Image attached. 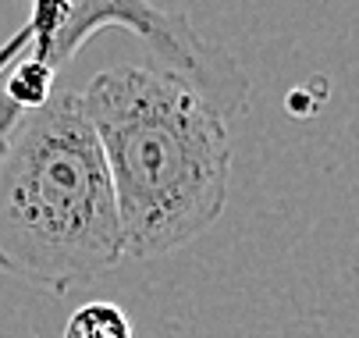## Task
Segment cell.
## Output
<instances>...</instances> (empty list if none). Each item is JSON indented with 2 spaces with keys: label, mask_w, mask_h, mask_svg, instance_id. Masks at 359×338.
<instances>
[{
  "label": "cell",
  "mask_w": 359,
  "mask_h": 338,
  "mask_svg": "<svg viewBox=\"0 0 359 338\" xmlns=\"http://www.w3.org/2000/svg\"><path fill=\"white\" fill-rule=\"evenodd\" d=\"M104 154L125 260L168 257L199 238L228 203V118L164 65L96 72L79 93Z\"/></svg>",
  "instance_id": "cell-1"
},
{
  "label": "cell",
  "mask_w": 359,
  "mask_h": 338,
  "mask_svg": "<svg viewBox=\"0 0 359 338\" xmlns=\"http://www.w3.org/2000/svg\"><path fill=\"white\" fill-rule=\"evenodd\" d=\"M121 260L111 175L79 93L0 111V271L61 296Z\"/></svg>",
  "instance_id": "cell-2"
},
{
  "label": "cell",
  "mask_w": 359,
  "mask_h": 338,
  "mask_svg": "<svg viewBox=\"0 0 359 338\" xmlns=\"http://www.w3.org/2000/svg\"><path fill=\"white\" fill-rule=\"evenodd\" d=\"M104 29L135 32L157 65L199 86L228 121L245 111L249 79L242 65L221 46H210L185 15L157 11L149 0H32L29 22L0 46V72L18 61V54L61 72V65Z\"/></svg>",
  "instance_id": "cell-3"
},
{
  "label": "cell",
  "mask_w": 359,
  "mask_h": 338,
  "mask_svg": "<svg viewBox=\"0 0 359 338\" xmlns=\"http://www.w3.org/2000/svg\"><path fill=\"white\" fill-rule=\"evenodd\" d=\"M61 338H135V327L118 303L96 299V303L79 306L68 317Z\"/></svg>",
  "instance_id": "cell-4"
}]
</instances>
